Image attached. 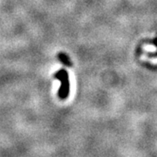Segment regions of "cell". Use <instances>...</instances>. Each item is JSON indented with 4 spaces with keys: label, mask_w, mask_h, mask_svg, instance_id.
<instances>
[{
    "label": "cell",
    "mask_w": 157,
    "mask_h": 157,
    "mask_svg": "<svg viewBox=\"0 0 157 157\" xmlns=\"http://www.w3.org/2000/svg\"><path fill=\"white\" fill-rule=\"evenodd\" d=\"M54 78L60 81V86L59 89L58 96L61 100H66L70 93V82H69V76L66 69L62 68L59 69L54 74Z\"/></svg>",
    "instance_id": "obj_1"
},
{
    "label": "cell",
    "mask_w": 157,
    "mask_h": 157,
    "mask_svg": "<svg viewBox=\"0 0 157 157\" xmlns=\"http://www.w3.org/2000/svg\"><path fill=\"white\" fill-rule=\"evenodd\" d=\"M58 59H59V61L61 62L62 64H64L65 66L67 67H72V62H71V59H69V57L66 54V53H63V52H60L59 53L58 55Z\"/></svg>",
    "instance_id": "obj_2"
}]
</instances>
